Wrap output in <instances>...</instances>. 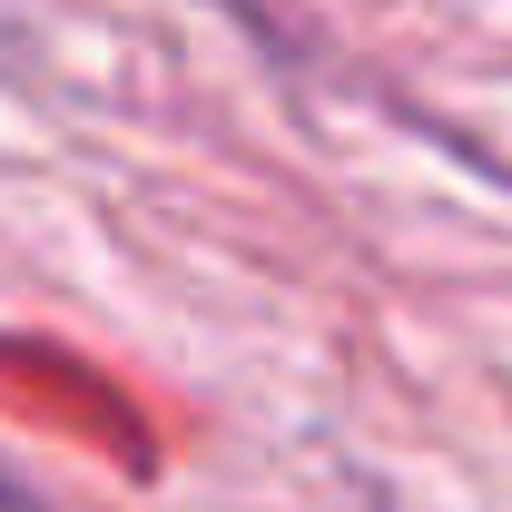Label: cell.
<instances>
[{
  "label": "cell",
  "instance_id": "1",
  "mask_svg": "<svg viewBox=\"0 0 512 512\" xmlns=\"http://www.w3.org/2000/svg\"><path fill=\"white\" fill-rule=\"evenodd\" d=\"M0 512H40V503H30V483H10V473H0Z\"/></svg>",
  "mask_w": 512,
  "mask_h": 512
},
{
  "label": "cell",
  "instance_id": "2",
  "mask_svg": "<svg viewBox=\"0 0 512 512\" xmlns=\"http://www.w3.org/2000/svg\"><path fill=\"white\" fill-rule=\"evenodd\" d=\"M217 10H237V20H247V30H256V0H217Z\"/></svg>",
  "mask_w": 512,
  "mask_h": 512
}]
</instances>
